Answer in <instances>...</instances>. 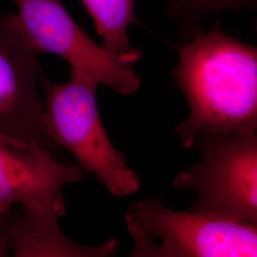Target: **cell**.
Listing matches in <instances>:
<instances>
[{
  "label": "cell",
  "instance_id": "6da1fadb",
  "mask_svg": "<svg viewBox=\"0 0 257 257\" xmlns=\"http://www.w3.org/2000/svg\"><path fill=\"white\" fill-rule=\"evenodd\" d=\"M173 74L189 105L175 128L184 149L200 134L256 132V47L220 30L197 33L179 49Z\"/></svg>",
  "mask_w": 257,
  "mask_h": 257
},
{
  "label": "cell",
  "instance_id": "30bf717a",
  "mask_svg": "<svg viewBox=\"0 0 257 257\" xmlns=\"http://www.w3.org/2000/svg\"><path fill=\"white\" fill-rule=\"evenodd\" d=\"M171 6L178 13L190 18L201 17L205 14L222 10L240 8L250 4L253 0H169Z\"/></svg>",
  "mask_w": 257,
  "mask_h": 257
},
{
  "label": "cell",
  "instance_id": "3957f363",
  "mask_svg": "<svg viewBox=\"0 0 257 257\" xmlns=\"http://www.w3.org/2000/svg\"><path fill=\"white\" fill-rule=\"evenodd\" d=\"M125 221L132 256H257V223L175 211L157 197L131 204Z\"/></svg>",
  "mask_w": 257,
  "mask_h": 257
},
{
  "label": "cell",
  "instance_id": "7a4b0ae2",
  "mask_svg": "<svg viewBox=\"0 0 257 257\" xmlns=\"http://www.w3.org/2000/svg\"><path fill=\"white\" fill-rule=\"evenodd\" d=\"M70 73L71 79L63 84L52 82L41 74L49 134L110 193L127 196L137 193L140 178L128 167L124 154L113 147L102 123L95 97L98 84L80 73Z\"/></svg>",
  "mask_w": 257,
  "mask_h": 257
},
{
  "label": "cell",
  "instance_id": "ba28073f",
  "mask_svg": "<svg viewBox=\"0 0 257 257\" xmlns=\"http://www.w3.org/2000/svg\"><path fill=\"white\" fill-rule=\"evenodd\" d=\"M57 216L52 213L27 211L22 208L15 215L10 230L13 256L107 257L119 248L115 238L98 246H85L66 237L60 230Z\"/></svg>",
  "mask_w": 257,
  "mask_h": 257
},
{
  "label": "cell",
  "instance_id": "8fae6325",
  "mask_svg": "<svg viewBox=\"0 0 257 257\" xmlns=\"http://www.w3.org/2000/svg\"><path fill=\"white\" fill-rule=\"evenodd\" d=\"M14 217L15 215L11 211L0 212V257L7 256L11 253L10 230Z\"/></svg>",
  "mask_w": 257,
  "mask_h": 257
},
{
  "label": "cell",
  "instance_id": "8992f818",
  "mask_svg": "<svg viewBox=\"0 0 257 257\" xmlns=\"http://www.w3.org/2000/svg\"><path fill=\"white\" fill-rule=\"evenodd\" d=\"M43 74L16 14L0 10V134L39 144L54 155L59 146L47 128L39 95Z\"/></svg>",
  "mask_w": 257,
  "mask_h": 257
},
{
  "label": "cell",
  "instance_id": "277c9868",
  "mask_svg": "<svg viewBox=\"0 0 257 257\" xmlns=\"http://www.w3.org/2000/svg\"><path fill=\"white\" fill-rule=\"evenodd\" d=\"M193 148L200 160L174 179L176 189L196 193L188 210L257 223V132L200 134Z\"/></svg>",
  "mask_w": 257,
  "mask_h": 257
},
{
  "label": "cell",
  "instance_id": "5b68a950",
  "mask_svg": "<svg viewBox=\"0 0 257 257\" xmlns=\"http://www.w3.org/2000/svg\"><path fill=\"white\" fill-rule=\"evenodd\" d=\"M16 17L29 43L40 53L58 55L70 71L124 95L134 94L141 77L133 69L140 59L110 53L77 25L60 0H14Z\"/></svg>",
  "mask_w": 257,
  "mask_h": 257
},
{
  "label": "cell",
  "instance_id": "9c48e42d",
  "mask_svg": "<svg viewBox=\"0 0 257 257\" xmlns=\"http://www.w3.org/2000/svg\"><path fill=\"white\" fill-rule=\"evenodd\" d=\"M94 22L101 46L115 55L141 58L142 53L131 45L128 28L138 22L135 15L136 0H81Z\"/></svg>",
  "mask_w": 257,
  "mask_h": 257
},
{
  "label": "cell",
  "instance_id": "52a82bcc",
  "mask_svg": "<svg viewBox=\"0 0 257 257\" xmlns=\"http://www.w3.org/2000/svg\"><path fill=\"white\" fill-rule=\"evenodd\" d=\"M85 171L66 166L39 144L0 134V212L14 204L24 210L63 215L62 190L80 182Z\"/></svg>",
  "mask_w": 257,
  "mask_h": 257
}]
</instances>
